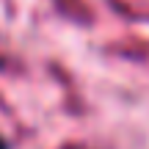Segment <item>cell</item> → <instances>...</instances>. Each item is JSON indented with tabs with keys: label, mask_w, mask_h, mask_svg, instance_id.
<instances>
[{
	"label": "cell",
	"mask_w": 149,
	"mask_h": 149,
	"mask_svg": "<svg viewBox=\"0 0 149 149\" xmlns=\"http://www.w3.org/2000/svg\"><path fill=\"white\" fill-rule=\"evenodd\" d=\"M0 149H6V144H3V141H0Z\"/></svg>",
	"instance_id": "1"
}]
</instances>
